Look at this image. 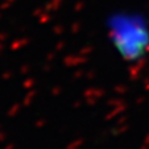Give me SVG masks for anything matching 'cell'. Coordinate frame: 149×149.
Masks as SVG:
<instances>
[{"instance_id":"cell-1","label":"cell","mask_w":149,"mask_h":149,"mask_svg":"<svg viewBox=\"0 0 149 149\" xmlns=\"http://www.w3.org/2000/svg\"><path fill=\"white\" fill-rule=\"evenodd\" d=\"M108 34L119 53L128 59L140 58L149 49V23L143 15L119 11L107 20Z\"/></svg>"}]
</instances>
